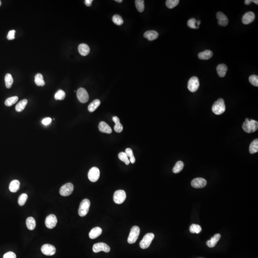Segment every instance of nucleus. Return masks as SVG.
I'll use <instances>...</instances> for the list:
<instances>
[{
	"label": "nucleus",
	"instance_id": "obj_16",
	"mask_svg": "<svg viewBox=\"0 0 258 258\" xmlns=\"http://www.w3.org/2000/svg\"><path fill=\"white\" fill-rule=\"evenodd\" d=\"M255 18V15L252 12H249L245 13L242 17V22L244 24H250L253 22Z\"/></svg>",
	"mask_w": 258,
	"mask_h": 258
},
{
	"label": "nucleus",
	"instance_id": "obj_39",
	"mask_svg": "<svg viewBox=\"0 0 258 258\" xmlns=\"http://www.w3.org/2000/svg\"><path fill=\"white\" fill-rule=\"evenodd\" d=\"M113 21L115 24L121 26L123 24V20L122 17L118 15H115L113 16Z\"/></svg>",
	"mask_w": 258,
	"mask_h": 258
},
{
	"label": "nucleus",
	"instance_id": "obj_50",
	"mask_svg": "<svg viewBox=\"0 0 258 258\" xmlns=\"http://www.w3.org/2000/svg\"><path fill=\"white\" fill-rule=\"evenodd\" d=\"M201 21H197V26H198L200 24Z\"/></svg>",
	"mask_w": 258,
	"mask_h": 258
},
{
	"label": "nucleus",
	"instance_id": "obj_48",
	"mask_svg": "<svg viewBox=\"0 0 258 258\" xmlns=\"http://www.w3.org/2000/svg\"><path fill=\"white\" fill-rule=\"evenodd\" d=\"M252 2V0H245V4L246 5H249L250 4V3Z\"/></svg>",
	"mask_w": 258,
	"mask_h": 258
},
{
	"label": "nucleus",
	"instance_id": "obj_52",
	"mask_svg": "<svg viewBox=\"0 0 258 258\" xmlns=\"http://www.w3.org/2000/svg\"><path fill=\"white\" fill-rule=\"evenodd\" d=\"M1 1H0V6H1Z\"/></svg>",
	"mask_w": 258,
	"mask_h": 258
},
{
	"label": "nucleus",
	"instance_id": "obj_8",
	"mask_svg": "<svg viewBox=\"0 0 258 258\" xmlns=\"http://www.w3.org/2000/svg\"><path fill=\"white\" fill-rule=\"evenodd\" d=\"M74 190V186L70 183L66 184L60 188L59 193L62 196L67 197L70 195Z\"/></svg>",
	"mask_w": 258,
	"mask_h": 258
},
{
	"label": "nucleus",
	"instance_id": "obj_6",
	"mask_svg": "<svg viewBox=\"0 0 258 258\" xmlns=\"http://www.w3.org/2000/svg\"><path fill=\"white\" fill-rule=\"evenodd\" d=\"M126 198V192L123 190H117L113 195V201L115 203L121 204L123 203Z\"/></svg>",
	"mask_w": 258,
	"mask_h": 258
},
{
	"label": "nucleus",
	"instance_id": "obj_19",
	"mask_svg": "<svg viewBox=\"0 0 258 258\" xmlns=\"http://www.w3.org/2000/svg\"><path fill=\"white\" fill-rule=\"evenodd\" d=\"M79 52L82 56H86L90 52V48L88 45L85 44H81L78 47Z\"/></svg>",
	"mask_w": 258,
	"mask_h": 258
},
{
	"label": "nucleus",
	"instance_id": "obj_41",
	"mask_svg": "<svg viewBox=\"0 0 258 258\" xmlns=\"http://www.w3.org/2000/svg\"><path fill=\"white\" fill-rule=\"evenodd\" d=\"M27 198H28V195L26 194H22L21 195L18 200L19 205L21 206H24L26 204Z\"/></svg>",
	"mask_w": 258,
	"mask_h": 258
},
{
	"label": "nucleus",
	"instance_id": "obj_33",
	"mask_svg": "<svg viewBox=\"0 0 258 258\" xmlns=\"http://www.w3.org/2000/svg\"><path fill=\"white\" fill-rule=\"evenodd\" d=\"M18 100V97L17 96H13L10 97L6 99L5 101V104L6 106L8 107H10L15 104L16 103Z\"/></svg>",
	"mask_w": 258,
	"mask_h": 258
},
{
	"label": "nucleus",
	"instance_id": "obj_2",
	"mask_svg": "<svg viewBox=\"0 0 258 258\" xmlns=\"http://www.w3.org/2000/svg\"><path fill=\"white\" fill-rule=\"evenodd\" d=\"M212 110L216 115H220L223 113L226 110L225 102L223 99H219L213 105Z\"/></svg>",
	"mask_w": 258,
	"mask_h": 258
},
{
	"label": "nucleus",
	"instance_id": "obj_42",
	"mask_svg": "<svg viewBox=\"0 0 258 258\" xmlns=\"http://www.w3.org/2000/svg\"><path fill=\"white\" fill-rule=\"evenodd\" d=\"M187 26L192 29H198L199 27L197 26V21L195 18H191L187 22Z\"/></svg>",
	"mask_w": 258,
	"mask_h": 258
},
{
	"label": "nucleus",
	"instance_id": "obj_24",
	"mask_svg": "<svg viewBox=\"0 0 258 258\" xmlns=\"http://www.w3.org/2000/svg\"><path fill=\"white\" fill-rule=\"evenodd\" d=\"M213 55V52L211 51L207 50H205L203 52L199 53L198 57L199 59H202V60H208L212 57Z\"/></svg>",
	"mask_w": 258,
	"mask_h": 258
},
{
	"label": "nucleus",
	"instance_id": "obj_30",
	"mask_svg": "<svg viewBox=\"0 0 258 258\" xmlns=\"http://www.w3.org/2000/svg\"><path fill=\"white\" fill-rule=\"evenodd\" d=\"M249 151L251 154H254L258 152V139L254 140L250 143L249 148Z\"/></svg>",
	"mask_w": 258,
	"mask_h": 258
},
{
	"label": "nucleus",
	"instance_id": "obj_1",
	"mask_svg": "<svg viewBox=\"0 0 258 258\" xmlns=\"http://www.w3.org/2000/svg\"><path fill=\"white\" fill-rule=\"evenodd\" d=\"M242 128L244 131L248 134L255 132L258 130V122L254 120L246 119L242 125Z\"/></svg>",
	"mask_w": 258,
	"mask_h": 258
},
{
	"label": "nucleus",
	"instance_id": "obj_9",
	"mask_svg": "<svg viewBox=\"0 0 258 258\" xmlns=\"http://www.w3.org/2000/svg\"><path fill=\"white\" fill-rule=\"evenodd\" d=\"M76 96L80 102L86 103L89 99V95L85 88H80L76 91Z\"/></svg>",
	"mask_w": 258,
	"mask_h": 258
},
{
	"label": "nucleus",
	"instance_id": "obj_26",
	"mask_svg": "<svg viewBox=\"0 0 258 258\" xmlns=\"http://www.w3.org/2000/svg\"><path fill=\"white\" fill-rule=\"evenodd\" d=\"M27 227L29 230H33L36 226L35 220L33 217H28L26 220Z\"/></svg>",
	"mask_w": 258,
	"mask_h": 258
},
{
	"label": "nucleus",
	"instance_id": "obj_25",
	"mask_svg": "<svg viewBox=\"0 0 258 258\" xmlns=\"http://www.w3.org/2000/svg\"><path fill=\"white\" fill-rule=\"evenodd\" d=\"M20 183L17 180H14L10 183L9 190L11 192L15 193L20 188Z\"/></svg>",
	"mask_w": 258,
	"mask_h": 258
},
{
	"label": "nucleus",
	"instance_id": "obj_22",
	"mask_svg": "<svg viewBox=\"0 0 258 258\" xmlns=\"http://www.w3.org/2000/svg\"><path fill=\"white\" fill-rule=\"evenodd\" d=\"M227 70V66H226V65L223 64H219L217 67V71L218 74V76L220 77H221V78H223V77H224L225 76Z\"/></svg>",
	"mask_w": 258,
	"mask_h": 258
},
{
	"label": "nucleus",
	"instance_id": "obj_32",
	"mask_svg": "<svg viewBox=\"0 0 258 258\" xmlns=\"http://www.w3.org/2000/svg\"><path fill=\"white\" fill-rule=\"evenodd\" d=\"M184 166V164L183 162L182 161H178L177 162L172 169V172L175 174L179 173L183 170Z\"/></svg>",
	"mask_w": 258,
	"mask_h": 258
},
{
	"label": "nucleus",
	"instance_id": "obj_35",
	"mask_svg": "<svg viewBox=\"0 0 258 258\" xmlns=\"http://www.w3.org/2000/svg\"><path fill=\"white\" fill-rule=\"evenodd\" d=\"M179 3V0H167L166 1V6L169 9H172L177 6Z\"/></svg>",
	"mask_w": 258,
	"mask_h": 258
},
{
	"label": "nucleus",
	"instance_id": "obj_20",
	"mask_svg": "<svg viewBox=\"0 0 258 258\" xmlns=\"http://www.w3.org/2000/svg\"><path fill=\"white\" fill-rule=\"evenodd\" d=\"M158 35H159V34L156 31H154V30L146 31L144 33V37L146 38H147L149 41L155 40L158 38Z\"/></svg>",
	"mask_w": 258,
	"mask_h": 258
},
{
	"label": "nucleus",
	"instance_id": "obj_15",
	"mask_svg": "<svg viewBox=\"0 0 258 258\" xmlns=\"http://www.w3.org/2000/svg\"><path fill=\"white\" fill-rule=\"evenodd\" d=\"M217 18L218 20V24L219 26H226L229 23V20L227 17L223 13H217Z\"/></svg>",
	"mask_w": 258,
	"mask_h": 258
},
{
	"label": "nucleus",
	"instance_id": "obj_37",
	"mask_svg": "<svg viewBox=\"0 0 258 258\" xmlns=\"http://www.w3.org/2000/svg\"><path fill=\"white\" fill-rule=\"evenodd\" d=\"M190 232L192 233H197L198 234L202 230V228L200 226L197 224H192L191 225L189 229Z\"/></svg>",
	"mask_w": 258,
	"mask_h": 258
},
{
	"label": "nucleus",
	"instance_id": "obj_17",
	"mask_svg": "<svg viewBox=\"0 0 258 258\" xmlns=\"http://www.w3.org/2000/svg\"><path fill=\"white\" fill-rule=\"evenodd\" d=\"M99 129L101 132L106 134H110L112 132V129L105 122H100L99 125Z\"/></svg>",
	"mask_w": 258,
	"mask_h": 258
},
{
	"label": "nucleus",
	"instance_id": "obj_46",
	"mask_svg": "<svg viewBox=\"0 0 258 258\" xmlns=\"http://www.w3.org/2000/svg\"><path fill=\"white\" fill-rule=\"evenodd\" d=\"M51 122H52V119L49 117H47L42 120V123L45 126H47V125L50 124L51 123Z\"/></svg>",
	"mask_w": 258,
	"mask_h": 258
},
{
	"label": "nucleus",
	"instance_id": "obj_12",
	"mask_svg": "<svg viewBox=\"0 0 258 258\" xmlns=\"http://www.w3.org/2000/svg\"><path fill=\"white\" fill-rule=\"evenodd\" d=\"M41 252L45 255L52 256L56 253V249L53 245L46 244L42 247Z\"/></svg>",
	"mask_w": 258,
	"mask_h": 258
},
{
	"label": "nucleus",
	"instance_id": "obj_47",
	"mask_svg": "<svg viewBox=\"0 0 258 258\" xmlns=\"http://www.w3.org/2000/svg\"><path fill=\"white\" fill-rule=\"evenodd\" d=\"M92 0H86L85 1V3L87 6H90L92 3Z\"/></svg>",
	"mask_w": 258,
	"mask_h": 258
},
{
	"label": "nucleus",
	"instance_id": "obj_44",
	"mask_svg": "<svg viewBox=\"0 0 258 258\" xmlns=\"http://www.w3.org/2000/svg\"><path fill=\"white\" fill-rule=\"evenodd\" d=\"M15 31L14 30L10 31L9 33H8L7 36V39L9 40H13V39H15Z\"/></svg>",
	"mask_w": 258,
	"mask_h": 258
},
{
	"label": "nucleus",
	"instance_id": "obj_36",
	"mask_svg": "<svg viewBox=\"0 0 258 258\" xmlns=\"http://www.w3.org/2000/svg\"><path fill=\"white\" fill-rule=\"evenodd\" d=\"M125 154L127 155L128 157L130 158V162L132 163H134L135 162V158L134 156V153L132 152V150L131 149L128 148L126 149L125 150Z\"/></svg>",
	"mask_w": 258,
	"mask_h": 258
},
{
	"label": "nucleus",
	"instance_id": "obj_14",
	"mask_svg": "<svg viewBox=\"0 0 258 258\" xmlns=\"http://www.w3.org/2000/svg\"><path fill=\"white\" fill-rule=\"evenodd\" d=\"M191 186L195 188H201L205 187L207 182L203 178H196L193 179L191 182Z\"/></svg>",
	"mask_w": 258,
	"mask_h": 258
},
{
	"label": "nucleus",
	"instance_id": "obj_4",
	"mask_svg": "<svg viewBox=\"0 0 258 258\" xmlns=\"http://www.w3.org/2000/svg\"><path fill=\"white\" fill-rule=\"evenodd\" d=\"M140 232V229L139 227L137 226H134L131 228L128 238V242L129 243L134 244L135 243L138 239Z\"/></svg>",
	"mask_w": 258,
	"mask_h": 258
},
{
	"label": "nucleus",
	"instance_id": "obj_21",
	"mask_svg": "<svg viewBox=\"0 0 258 258\" xmlns=\"http://www.w3.org/2000/svg\"><path fill=\"white\" fill-rule=\"evenodd\" d=\"M102 230L99 227H95L91 229L89 233V237L91 239H95L99 237L102 234Z\"/></svg>",
	"mask_w": 258,
	"mask_h": 258
},
{
	"label": "nucleus",
	"instance_id": "obj_40",
	"mask_svg": "<svg viewBox=\"0 0 258 258\" xmlns=\"http://www.w3.org/2000/svg\"><path fill=\"white\" fill-rule=\"evenodd\" d=\"M66 97V93L61 90H59L55 94V99L56 100H63Z\"/></svg>",
	"mask_w": 258,
	"mask_h": 258
},
{
	"label": "nucleus",
	"instance_id": "obj_29",
	"mask_svg": "<svg viewBox=\"0 0 258 258\" xmlns=\"http://www.w3.org/2000/svg\"><path fill=\"white\" fill-rule=\"evenodd\" d=\"M35 82L38 86L43 87L45 85V82L44 80L43 75L41 74L38 73L35 75Z\"/></svg>",
	"mask_w": 258,
	"mask_h": 258
},
{
	"label": "nucleus",
	"instance_id": "obj_31",
	"mask_svg": "<svg viewBox=\"0 0 258 258\" xmlns=\"http://www.w3.org/2000/svg\"><path fill=\"white\" fill-rule=\"evenodd\" d=\"M6 85L7 88H11L13 82V78L10 74H7L5 76Z\"/></svg>",
	"mask_w": 258,
	"mask_h": 258
},
{
	"label": "nucleus",
	"instance_id": "obj_49",
	"mask_svg": "<svg viewBox=\"0 0 258 258\" xmlns=\"http://www.w3.org/2000/svg\"><path fill=\"white\" fill-rule=\"evenodd\" d=\"M253 3H254L255 4H258V0H252Z\"/></svg>",
	"mask_w": 258,
	"mask_h": 258
},
{
	"label": "nucleus",
	"instance_id": "obj_5",
	"mask_svg": "<svg viewBox=\"0 0 258 258\" xmlns=\"http://www.w3.org/2000/svg\"><path fill=\"white\" fill-rule=\"evenodd\" d=\"M154 238V235L152 233H149L143 237L140 243V246L142 249H146L149 247Z\"/></svg>",
	"mask_w": 258,
	"mask_h": 258
},
{
	"label": "nucleus",
	"instance_id": "obj_28",
	"mask_svg": "<svg viewBox=\"0 0 258 258\" xmlns=\"http://www.w3.org/2000/svg\"><path fill=\"white\" fill-rule=\"evenodd\" d=\"M27 103H28V100L26 99H24L20 101L15 106L16 111L18 113L23 111L26 108Z\"/></svg>",
	"mask_w": 258,
	"mask_h": 258
},
{
	"label": "nucleus",
	"instance_id": "obj_10",
	"mask_svg": "<svg viewBox=\"0 0 258 258\" xmlns=\"http://www.w3.org/2000/svg\"><path fill=\"white\" fill-rule=\"evenodd\" d=\"M99 176H100V171L97 167H92L88 172V178L91 182H97L98 179H99Z\"/></svg>",
	"mask_w": 258,
	"mask_h": 258
},
{
	"label": "nucleus",
	"instance_id": "obj_23",
	"mask_svg": "<svg viewBox=\"0 0 258 258\" xmlns=\"http://www.w3.org/2000/svg\"><path fill=\"white\" fill-rule=\"evenodd\" d=\"M113 120L115 123V125L114 127V130L116 132L120 133L123 130V126L120 123L119 118L118 117L114 116L113 118Z\"/></svg>",
	"mask_w": 258,
	"mask_h": 258
},
{
	"label": "nucleus",
	"instance_id": "obj_7",
	"mask_svg": "<svg viewBox=\"0 0 258 258\" xmlns=\"http://www.w3.org/2000/svg\"><path fill=\"white\" fill-rule=\"evenodd\" d=\"M199 85L200 84L198 78L197 76H193L189 80L187 88L189 91L192 92H195L199 88Z\"/></svg>",
	"mask_w": 258,
	"mask_h": 258
},
{
	"label": "nucleus",
	"instance_id": "obj_27",
	"mask_svg": "<svg viewBox=\"0 0 258 258\" xmlns=\"http://www.w3.org/2000/svg\"><path fill=\"white\" fill-rule=\"evenodd\" d=\"M100 104V101L99 99H96L93 100L88 106V111L90 113H93L99 107Z\"/></svg>",
	"mask_w": 258,
	"mask_h": 258
},
{
	"label": "nucleus",
	"instance_id": "obj_11",
	"mask_svg": "<svg viewBox=\"0 0 258 258\" xmlns=\"http://www.w3.org/2000/svg\"><path fill=\"white\" fill-rule=\"evenodd\" d=\"M92 249L94 252L95 253L99 252L102 251L105 252H108L111 250L110 247L103 242H99L98 243L95 244L93 246Z\"/></svg>",
	"mask_w": 258,
	"mask_h": 258
},
{
	"label": "nucleus",
	"instance_id": "obj_3",
	"mask_svg": "<svg viewBox=\"0 0 258 258\" xmlns=\"http://www.w3.org/2000/svg\"><path fill=\"white\" fill-rule=\"evenodd\" d=\"M90 206V202L88 199H84L82 201L79 209V214L80 217H85L87 215L89 211Z\"/></svg>",
	"mask_w": 258,
	"mask_h": 258
},
{
	"label": "nucleus",
	"instance_id": "obj_45",
	"mask_svg": "<svg viewBox=\"0 0 258 258\" xmlns=\"http://www.w3.org/2000/svg\"><path fill=\"white\" fill-rule=\"evenodd\" d=\"M3 258H16V256L13 252H9L4 254Z\"/></svg>",
	"mask_w": 258,
	"mask_h": 258
},
{
	"label": "nucleus",
	"instance_id": "obj_34",
	"mask_svg": "<svg viewBox=\"0 0 258 258\" xmlns=\"http://www.w3.org/2000/svg\"><path fill=\"white\" fill-rule=\"evenodd\" d=\"M135 6L139 12H143L145 9V1L143 0H136Z\"/></svg>",
	"mask_w": 258,
	"mask_h": 258
},
{
	"label": "nucleus",
	"instance_id": "obj_43",
	"mask_svg": "<svg viewBox=\"0 0 258 258\" xmlns=\"http://www.w3.org/2000/svg\"><path fill=\"white\" fill-rule=\"evenodd\" d=\"M249 81L253 86H258V76L256 75H252L249 78Z\"/></svg>",
	"mask_w": 258,
	"mask_h": 258
},
{
	"label": "nucleus",
	"instance_id": "obj_18",
	"mask_svg": "<svg viewBox=\"0 0 258 258\" xmlns=\"http://www.w3.org/2000/svg\"><path fill=\"white\" fill-rule=\"evenodd\" d=\"M221 238L220 234H216L210 240L207 241L206 244L207 246L209 248H213L217 245V243L218 242Z\"/></svg>",
	"mask_w": 258,
	"mask_h": 258
},
{
	"label": "nucleus",
	"instance_id": "obj_13",
	"mask_svg": "<svg viewBox=\"0 0 258 258\" xmlns=\"http://www.w3.org/2000/svg\"><path fill=\"white\" fill-rule=\"evenodd\" d=\"M57 222L58 220L56 216L54 214H51L47 217L45 220V224L48 229H52L56 226Z\"/></svg>",
	"mask_w": 258,
	"mask_h": 258
},
{
	"label": "nucleus",
	"instance_id": "obj_51",
	"mask_svg": "<svg viewBox=\"0 0 258 258\" xmlns=\"http://www.w3.org/2000/svg\"><path fill=\"white\" fill-rule=\"evenodd\" d=\"M115 1L118 2V3H122V0H115Z\"/></svg>",
	"mask_w": 258,
	"mask_h": 258
},
{
	"label": "nucleus",
	"instance_id": "obj_38",
	"mask_svg": "<svg viewBox=\"0 0 258 258\" xmlns=\"http://www.w3.org/2000/svg\"><path fill=\"white\" fill-rule=\"evenodd\" d=\"M118 157H119L120 160L124 162L126 165H129L130 163V160L127 156V155H126V154H125V152H120L119 154Z\"/></svg>",
	"mask_w": 258,
	"mask_h": 258
}]
</instances>
